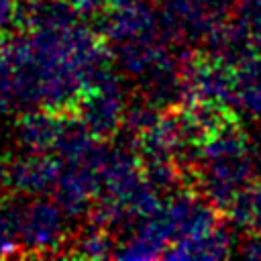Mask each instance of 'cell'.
I'll use <instances>...</instances> for the list:
<instances>
[{"mask_svg": "<svg viewBox=\"0 0 261 261\" xmlns=\"http://www.w3.org/2000/svg\"><path fill=\"white\" fill-rule=\"evenodd\" d=\"M124 110L126 104L122 98L120 82L114 71H110L100 82L86 86L77 94L67 116L80 118L98 141L108 143L122 128Z\"/></svg>", "mask_w": 261, "mask_h": 261, "instance_id": "cell-1", "label": "cell"}, {"mask_svg": "<svg viewBox=\"0 0 261 261\" xmlns=\"http://www.w3.org/2000/svg\"><path fill=\"white\" fill-rule=\"evenodd\" d=\"M184 102H220L234 106V65L204 51L181 59Z\"/></svg>", "mask_w": 261, "mask_h": 261, "instance_id": "cell-2", "label": "cell"}, {"mask_svg": "<svg viewBox=\"0 0 261 261\" xmlns=\"http://www.w3.org/2000/svg\"><path fill=\"white\" fill-rule=\"evenodd\" d=\"M232 6L234 0H163L159 29L173 41L206 37L230 16Z\"/></svg>", "mask_w": 261, "mask_h": 261, "instance_id": "cell-3", "label": "cell"}, {"mask_svg": "<svg viewBox=\"0 0 261 261\" xmlns=\"http://www.w3.org/2000/svg\"><path fill=\"white\" fill-rule=\"evenodd\" d=\"M22 257H55L63 243V210L57 202L37 198L22 202L18 216Z\"/></svg>", "mask_w": 261, "mask_h": 261, "instance_id": "cell-4", "label": "cell"}, {"mask_svg": "<svg viewBox=\"0 0 261 261\" xmlns=\"http://www.w3.org/2000/svg\"><path fill=\"white\" fill-rule=\"evenodd\" d=\"M94 20H96L94 29L108 43H122L159 31V18L145 0L106 4V8Z\"/></svg>", "mask_w": 261, "mask_h": 261, "instance_id": "cell-5", "label": "cell"}, {"mask_svg": "<svg viewBox=\"0 0 261 261\" xmlns=\"http://www.w3.org/2000/svg\"><path fill=\"white\" fill-rule=\"evenodd\" d=\"M165 208L173 224L175 239L210 234L222 224V214H224L214 204H210L204 196L186 188L177 190V194L171 196Z\"/></svg>", "mask_w": 261, "mask_h": 261, "instance_id": "cell-6", "label": "cell"}, {"mask_svg": "<svg viewBox=\"0 0 261 261\" xmlns=\"http://www.w3.org/2000/svg\"><path fill=\"white\" fill-rule=\"evenodd\" d=\"M61 173L59 157L47 153H27L8 165L10 188L18 194L37 196L55 188Z\"/></svg>", "mask_w": 261, "mask_h": 261, "instance_id": "cell-7", "label": "cell"}, {"mask_svg": "<svg viewBox=\"0 0 261 261\" xmlns=\"http://www.w3.org/2000/svg\"><path fill=\"white\" fill-rule=\"evenodd\" d=\"M65 114L37 106V110H27L16 118V139L29 153H47L55 147Z\"/></svg>", "mask_w": 261, "mask_h": 261, "instance_id": "cell-8", "label": "cell"}, {"mask_svg": "<svg viewBox=\"0 0 261 261\" xmlns=\"http://www.w3.org/2000/svg\"><path fill=\"white\" fill-rule=\"evenodd\" d=\"M165 37L161 29L151 35H143L137 39H128L122 43H116L114 59L120 63V67L133 75L147 73L155 63H159L169 51L165 49Z\"/></svg>", "mask_w": 261, "mask_h": 261, "instance_id": "cell-9", "label": "cell"}, {"mask_svg": "<svg viewBox=\"0 0 261 261\" xmlns=\"http://www.w3.org/2000/svg\"><path fill=\"white\" fill-rule=\"evenodd\" d=\"M230 255V237L222 224L204 237L175 239L163 253V259H224Z\"/></svg>", "mask_w": 261, "mask_h": 261, "instance_id": "cell-10", "label": "cell"}, {"mask_svg": "<svg viewBox=\"0 0 261 261\" xmlns=\"http://www.w3.org/2000/svg\"><path fill=\"white\" fill-rule=\"evenodd\" d=\"M234 106L261 116V55L257 53L234 65Z\"/></svg>", "mask_w": 261, "mask_h": 261, "instance_id": "cell-11", "label": "cell"}, {"mask_svg": "<svg viewBox=\"0 0 261 261\" xmlns=\"http://www.w3.org/2000/svg\"><path fill=\"white\" fill-rule=\"evenodd\" d=\"M224 214L249 234H261V179H251L243 186Z\"/></svg>", "mask_w": 261, "mask_h": 261, "instance_id": "cell-12", "label": "cell"}, {"mask_svg": "<svg viewBox=\"0 0 261 261\" xmlns=\"http://www.w3.org/2000/svg\"><path fill=\"white\" fill-rule=\"evenodd\" d=\"M116 243L110 228L90 224V228L71 243V249L63 253V257H77V259H108L114 257Z\"/></svg>", "mask_w": 261, "mask_h": 261, "instance_id": "cell-13", "label": "cell"}, {"mask_svg": "<svg viewBox=\"0 0 261 261\" xmlns=\"http://www.w3.org/2000/svg\"><path fill=\"white\" fill-rule=\"evenodd\" d=\"M230 14L245 29L253 51L261 55V0H234Z\"/></svg>", "mask_w": 261, "mask_h": 261, "instance_id": "cell-14", "label": "cell"}, {"mask_svg": "<svg viewBox=\"0 0 261 261\" xmlns=\"http://www.w3.org/2000/svg\"><path fill=\"white\" fill-rule=\"evenodd\" d=\"M116 259H128V261H147V259H159L163 257V249L155 245L153 241L145 239L143 234H135L128 243L116 249Z\"/></svg>", "mask_w": 261, "mask_h": 261, "instance_id": "cell-15", "label": "cell"}, {"mask_svg": "<svg viewBox=\"0 0 261 261\" xmlns=\"http://www.w3.org/2000/svg\"><path fill=\"white\" fill-rule=\"evenodd\" d=\"M22 31V0H0V39Z\"/></svg>", "mask_w": 261, "mask_h": 261, "instance_id": "cell-16", "label": "cell"}, {"mask_svg": "<svg viewBox=\"0 0 261 261\" xmlns=\"http://www.w3.org/2000/svg\"><path fill=\"white\" fill-rule=\"evenodd\" d=\"M10 190L12 188H10V179H8V165H4L0 161V204L4 202V198Z\"/></svg>", "mask_w": 261, "mask_h": 261, "instance_id": "cell-17", "label": "cell"}, {"mask_svg": "<svg viewBox=\"0 0 261 261\" xmlns=\"http://www.w3.org/2000/svg\"><path fill=\"white\" fill-rule=\"evenodd\" d=\"M108 4H124V2H130V0H106Z\"/></svg>", "mask_w": 261, "mask_h": 261, "instance_id": "cell-18", "label": "cell"}]
</instances>
